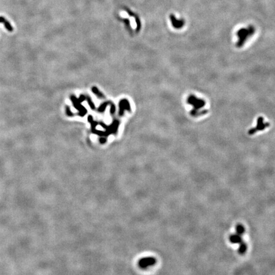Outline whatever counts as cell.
<instances>
[{"instance_id":"5b68a950","label":"cell","mask_w":275,"mask_h":275,"mask_svg":"<svg viewBox=\"0 0 275 275\" xmlns=\"http://www.w3.org/2000/svg\"><path fill=\"white\" fill-rule=\"evenodd\" d=\"M229 241L232 243L239 244L243 241V239L241 236L238 234H232L229 236Z\"/></svg>"},{"instance_id":"277c9868","label":"cell","mask_w":275,"mask_h":275,"mask_svg":"<svg viewBox=\"0 0 275 275\" xmlns=\"http://www.w3.org/2000/svg\"><path fill=\"white\" fill-rule=\"evenodd\" d=\"M269 125V124L268 122H265L264 120V118H263L262 117H259L257 120V126H256L255 128H253V129H250V130L249 131V134H253L256 133V132H257V131H262V130L266 129L267 127H268Z\"/></svg>"},{"instance_id":"7a4b0ae2","label":"cell","mask_w":275,"mask_h":275,"mask_svg":"<svg viewBox=\"0 0 275 275\" xmlns=\"http://www.w3.org/2000/svg\"><path fill=\"white\" fill-rule=\"evenodd\" d=\"M255 28L252 26H249L246 28H241L238 30L237 33V42L236 45L238 47H241L245 43L248 39L252 36L255 33Z\"/></svg>"},{"instance_id":"52a82bcc","label":"cell","mask_w":275,"mask_h":275,"mask_svg":"<svg viewBox=\"0 0 275 275\" xmlns=\"http://www.w3.org/2000/svg\"><path fill=\"white\" fill-rule=\"evenodd\" d=\"M247 250V245L245 241H243L242 242H241L239 244V248H238V252L239 253H240L241 255L245 254Z\"/></svg>"},{"instance_id":"9c48e42d","label":"cell","mask_w":275,"mask_h":275,"mask_svg":"<svg viewBox=\"0 0 275 275\" xmlns=\"http://www.w3.org/2000/svg\"><path fill=\"white\" fill-rule=\"evenodd\" d=\"M92 91H94V92L95 93V94H96V95H98V96H103V98H104V96H103V94H101L100 92H99V91H98V89H96V87H93L92 88Z\"/></svg>"},{"instance_id":"6da1fadb","label":"cell","mask_w":275,"mask_h":275,"mask_svg":"<svg viewBox=\"0 0 275 275\" xmlns=\"http://www.w3.org/2000/svg\"><path fill=\"white\" fill-rule=\"evenodd\" d=\"M187 103L192 106V110L190 111V114L193 117L201 116L205 114L207 111V110H203V108L206 105L205 101L204 99L197 98L195 95L191 94L188 96Z\"/></svg>"},{"instance_id":"ba28073f","label":"cell","mask_w":275,"mask_h":275,"mask_svg":"<svg viewBox=\"0 0 275 275\" xmlns=\"http://www.w3.org/2000/svg\"><path fill=\"white\" fill-rule=\"evenodd\" d=\"M236 233L239 234V235L242 236L244 234V233L245 232V228L244 227V226L241 224H238L236 227Z\"/></svg>"},{"instance_id":"8992f818","label":"cell","mask_w":275,"mask_h":275,"mask_svg":"<svg viewBox=\"0 0 275 275\" xmlns=\"http://www.w3.org/2000/svg\"><path fill=\"white\" fill-rule=\"evenodd\" d=\"M0 23H3V24L4 26H5V28L6 29H7L8 31L9 32L13 31V30H14L13 27L12 26V25H11L10 23L8 21H7V19H6L5 17H0Z\"/></svg>"},{"instance_id":"3957f363","label":"cell","mask_w":275,"mask_h":275,"mask_svg":"<svg viewBox=\"0 0 275 275\" xmlns=\"http://www.w3.org/2000/svg\"><path fill=\"white\" fill-rule=\"evenodd\" d=\"M157 263V260L153 257H145L141 258L138 261V265L139 268L142 269H146L150 267L155 266Z\"/></svg>"}]
</instances>
